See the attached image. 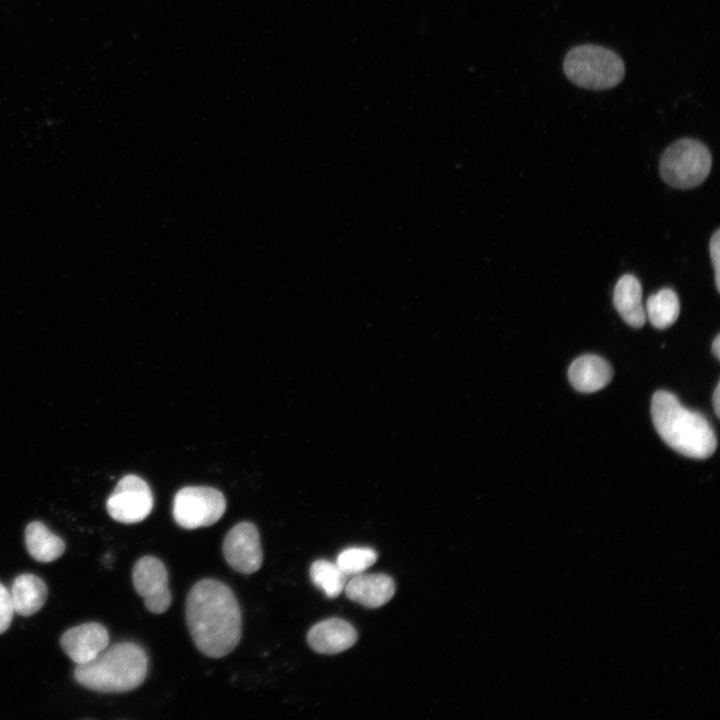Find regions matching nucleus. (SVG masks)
Masks as SVG:
<instances>
[{
  "instance_id": "nucleus-11",
  "label": "nucleus",
  "mask_w": 720,
  "mask_h": 720,
  "mask_svg": "<svg viewBox=\"0 0 720 720\" xmlns=\"http://www.w3.org/2000/svg\"><path fill=\"white\" fill-rule=\"evenodd\" d=\"M357 640L355 628L340 618H330L315 624L307 634L309 646L321 654H337L353 646Z\"/></svg>"
},
{
  "instance_id": "nucleus-4",
  "label": "nucleus",
  "mask_w": 720,
  "mask_h": 720,
  "mask_svg": "<svg viewBox=\"0 0 720 720\" xmlns=\"http://www.w3.org/2000/svg\"><path fill=\"white\" fill-rule=\"evenodd\" d=\"M563 70L573 84L591 90L613 88L625 76L622 58L613 50L594 44L579 45L568 51Z\"/></svg>"
},
{
  "instance_id": "nucleus-15",
  "label": "nucleus",
  "mask_w": 720,
  "mask_h": 720,
  "mask_svg": "<svg viewBox=\"0 0 720 720\" xmlns=\"http://www.w3.org/2000/svg\"><path fill=\"white\" fill-rule=\"evenodd\" d=\"M44 581L34 574H21L15 578L11 588L14 611L21 616H30L42 608L47 599Z\"/></svg>"
},
{
  "instance_id": "nucleus-10",
  "label": "nucleus",
  "mask_w": 720,
  "mask_h": 720,
  "mask_svg": "<svg viewBox=\"0 0 720 720\" xmlns=\"http://www.w3.org/2000/svg\"><path fill=\"white\" fill-rule=\"evenodd\" d=\"M108 643L107 629L97 622L72 627L65 631L60 639L62 649L76 664L91 661Z\"/></svg>"
},
{
  "instance_id": "nucleus-1",
  "label": "nucleus",
  "mask_w": 720,
  "mask_h": 720,
  "mask_svg": "<svg viewBox=\"0 0 720 720\" xmlns=\"http://www.w3.org/2000/svg\"><path fill=\"white\" fill-rule=\"evenodd\" d=\"M186 622L196 647L208 657L229 654L241 638L237 599L226 584L215 579H203L190 589Z\"/></svg>"
},
{
  "instance_id": "nucleus-21",
  "label": "nucleus",
  "mask_w": 720,
  "mask_h": 720,
  "mask_svg": "<svg viewBox=\"0 0 720 720\" xmlns=\"http://www.w3.org/2000/svg\"><path fill=\"white\" fill-rule=\"evenodd\" d=\"M710 257L715 272L716 289L720 291V230L717 229L709 242Z\"/></svg>"
},
{
  "instance_id": "nucleus-17",
  "label": "nucleus",
  "mask_w": 720,
  "mask_h": 720,
  "mask_svg": "<svg viewBox=\"0 0 720 720\" xmlns=\"http://www.w3.org/2000/svg\"><path fill=\"white\" fill-rule=\"evenodd\" d=\"M679 313L680 303L673 289L662 288L647 300L646 318L657 329H666L672 326L676 322Z\"/></svg>"
},
{
  "instance_id": "nucleus-18",
  "label": "nucleus",
  "mask_w": 720,
  "mask_h": 720,
  "mask_svg": "<svg viewBox=\"0 0 720 720\" xmlns=\"http://www.w3.org/2000/svg\"><path fill=\"white\" fill-rule=\"evenodd\" d=\"M310 577L312 582L329 598L337 597L344 590L347 579L336 563L324 559L312 563Z\"/></svg>"
},
{
  "instance_id": "nucleus-9",
  "label": "nucleus",
  "mask_w": 720,
  "mask_h": 720,
  "mask_svg": "<svg viewBox=\"0 0 720 720\" xmlns=\"http://www.w3.org/2000/svg\"><path fill=\"white\" fill-rule=\"evenodd\" d=\"M223 554L227 563L237 572L252 574L259 570L263 560L260 535L251 522H240L225 536Z\"/></svg>"
},
{
  "instance_id": "nucleus-20",
  "label": "nucleus",
  "mask_w": 720,
  "mask_h": 720,
  "mask_svg": "<svg viewBox=\"0 0 720 720\" xmlns=\"http://www.w3.org/2000/svg\"><path fill=\"white\" fill-rule=\"evenodd\" d=\"M14 612L10 592L0 583V634L9 628Z\"/></svg>"
},
{
  "instance_id": "nucleus-3",
  "label": "nucleus",
  "mask_w": 720,
  "mask_h": 720,
  "mask_svg": "<svg viewBox=\"0 0 720 720\" xmlns=\"http://www.w3.org/2000/svg\"><path fill=\"white\" fill-rule=\"evenodd\" d=\"M147 670L145 650L133 642H119L107 646L91 661L77 664L74 677L90 690L122 693L140 686Z\"/></svg>"
},
{
  "instance_id": "nucleus-22",
  "label": "nucleus",
  "mask_w": 720,
  "mask_h": 720,
  "mask_svg": "<svg viewBox=\"0 0 720 720\" xmlns=\"http://www.w3.org/2000/svg\"><path fill=\"white\" fill-rule=\"evenodd\" d=\"M712 403L714 406L716 416L719 417V415H720V385H719V382L714 390V393L712 396Z\"/></svg>"
},
{
  "instance_id": "nucleus-7",
  "label": "nucleus",
  "mask_w": 720,
  "mask_h": 720,
  "mask_svg": "<svg viewBox=\"0 0 720 720\" xmlns=\"http://www.w3.org/2000/svg\"><path fill=\"white\" fill-rule=\"evenodd\" d=\"M109 515L116 521L134 524L144 520L153 508V496L148 484L130 474L121 478L106 501Z\"/></svg>"
},
{
  "instance_id": "nucleus-14",
  "label": "nucleus",
  "mask_w": 720,
  "mask_h": 720,
  "mask_svg": "<svg viewBox=\"0 0 720 720\" xmlns=\"http://www.w3.org/2000/svg\"><path fill=\"white\" fill-rule=\"evenodd\" d=\"M613 303L617 312L629 326L641 328L645 324L642 287L634 275L625 274L619 278L613 291Z\"/></svg>"
},
{
  "instance_id": "nucleus-5",
  "label": "nucleus",
  "mask_w": 720,
  "mask_h": 720,
  "mask_svg": "<svg viewBox=\"0 0 720 720\" xmlns=\"http://www.w3.org/2000/svg\"><path fill=\"white\" fill-rule=\"evenodd\" d=\"M711 163V154L706 145L692 138H682L664 151L659 171L661 178L669 186L691 189L707 178Z\"/></svg>"
},
{
  "instance_id": "nucleus-19",
  "label": "nucleus",
  "mask_w": 720,
  "mask_h": 720,
  "mask_svg": "<svg viewBox=\"0 0 720 720\" xmlns=\"http://www.w3.org/2000/svg\"><path fill=\"white\" fill-rule=\"evenodd\" d=\"M376 560L375 550L367 547H352L338 555L336 565L346 576H355L372 566Z\"/></svg>"
},
{
  "instance_id": "nucleus-2",
  "label": "nucleus",
  "mask_w": 720,
  "mask_h": 720,
  "mask_svg": "<svg viewBox=\"0 0 720 720\" xmlns=\"http://www.w3.org/2000/svg\"><path fill=\"white\" fill-rule=\"evenodd\" d=\"M651 417L663 441L678 453L706 459L716 450L717 438L708 420L684 407L667 391H657L651 400Z\"/></svg>"
},
{
  "instance_id": "nucleus-6",
  "label": "nucleus",
  "mask_w": 720,
  "mask_h": 720,
  "mask_svg": "<svg viewBox=\"0 0 720 720\" xmlns=\"http://www.w3.org/2000/svg\"><path fill=\"white\" fill-rule=\"evenodd\" d=\"M225 509L224 495L212 487H184L173 501V517L185 529L210 526L223 516Z\"/></svg>"
},
{
  "instance_id": "nucleus-16",
  "label": "nucleus",
  "mask_w": 720,
  "mask_h": 720,
  "mask_svg": "<svg viewBox=\"0 0 720 720\" xmlns=\"http://www.w3.org/2000/svg\"><path fill=\"white\" fill-rule=\"evenodd\" d=\"M25 544L29 554L39 562H52L65 551L64 541L42 522L33 521L25 529Z\"/></svg>"
},
{
  "instance_id": "nucleus-13",
  "label": "nucleus",
  "mask_w": 720,
  "mask_h": 720,
  "mask_svg": "<svg viewBox=\"0 0 720 720\" xmlns=\"http://www.w3.org/2000/svg\"><path fill=\"white\" fill-rule=\"evenodd\" d=\"M612 377L611 365L604 358L593 354L576 358L568 370L571 385L583 393L596 392L606 387Z\"/></svg>"
},
{
  "instance_id": "nucleus-8",
  "label": "nucleus",
  "mask_w": 720,
  "mask_h": 720,
  "mask_svg": "<svg viewBox=\"0 0 720 720\" xmlns=\"http://www.w3.org/2000/svg\"><path fill=\"white\" fill-rule=\"evenodd\" d=\"M132 580L150 612L161 614L168 610L172 597L167 570L161 560L154 556L141 557L133 567Z\"/></svg>"
},
{
  "instance_id": "nucleus-23",
  "label": "nucleus",
  "mask_w": 720,
  "mask_h": 720,
  "mask_svg": "<svg viewBox=\"0 0 720 720\" xmlns=\"http://www.w3.org/2000/svg\"><path fill=\"white\" fill-rule=\"evenodd\" d=\"M712 353L714 356L719 359L720 358V335L718 334L714 341L712 342Z\"/></svg>"
},
{
  "instance_id": "nucleus-12",
  "label": "nucleus",
  "mask_w": 720,
  "mask_h": 720,
  "mask_svg": "<svg viewBox=\"0 0 720 720\" xmlns=\"http://www.w3.org/2000/svg\"><path fill=\"white\" fill-rule=\"evenodd\" d=\"M346 596L365 607L377 608L386 604L394 595L395 584L385 574H358L345 585Z\"/></svg>"
}]
</instances>
